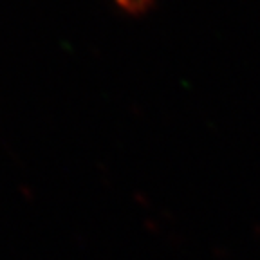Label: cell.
I'll list each match as a JSON object with an SVG mask.
<instances>
[{"label":"cell","mask_w":260,"mask_h":260,"mask_svg":"<svg viewBox=\"0 0 260 260\" xmlns=\"http://www.w3.org/2000/svg\"><path fill=\"white\" fill-rule=\"evenodd\" d=\"M121 8H125L126 11H143V9L148 8V4H150L152 0H116Z\"/></svg>","instance_id":"6da1fadb"}]
</instances>
